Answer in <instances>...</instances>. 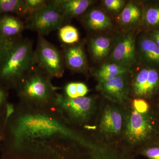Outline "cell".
Here are the masks:
<instances>
[{
	"mask_svg": "<svg viewBox=\"0 0 159 159\" xmlns=\"http://www.w3.org/2000/svg\"><path fill=\"white\" fill-rule=\"evenodd\" d=\"M35 64L31 41L20 39L0 60V84L16 88Z\"/></svg>",
	"mask_w": 159,
	"mask_h": 159,
	"instance_id": "1",
	"label": "cell"
},
{
	"mask_svg": "<svg viewBox=\"0 0 159 159\" xmlns=\"http://www.w3.org/2000/svg\"><path fill=\"white\" fill-rule=\"evenodd\" d=\"M31 69L16 87L21 101L29 107H53L57 93L51 78L39 68Z\"/></svg>",
	"mask_w": 159,
	"mask_h": 159,
	"instance_id": "2",
	"label": "cell"
},
{
	"mask_svg": "<svg viewBox=\"0 0 159 159\" xmlns=\"http://www.w3.org/2000/svg\"><path fill=\"white\" fill-rule=\"evenodd\" d=\"M95 100L91 97L70 98L57 93L53 107L63 117L76 123L82 124L89 121L95 109Z\"/></svg>",
	"mask_w": 159,
	"mask_h": 159,
	"instance_id": "3",
	"label": "cell"
},
{
	"mask_svg": "<svg viewBox=\"0 0 159 159\" xmlns=\"http://www.w3.org/2000/svg\"><path fill=\"white\" fill-rule=\"evenodd\" d=\"M35 64L50 78H60L64 72L63 57L59 51L43 36L39 34L34 51Z\"/></svg>",
	"mask_w": 159,
	"mask_h": 159,
	"instance_id": "4",
	"label": "cell"
},
{
	"mask_svg": "<svg viewBox=\"0 0 159 159\" xmlns=\"http://www.w3.org/2000/svg\"><path fill=\"white\" fill-rule=\"evenodd\" d=\"M26 20L27 28L42 36L59 29L64 20L62 15L52 1H49L45 7Z\"/></svg>",
	"mask_w": 159,
	"mask_h": 159,
	"instance_id": "5",
	"label": "cell"
},
{
	"mask_svg": "<svg viewBox=\"0 0 159 159\" xmlns=\"http://www.w3.org/2000/svg\"><path fill=\"white\" fill-rule=\"evenodd\" d=\"M153 127L149 117L146 114H141L134 110L126 120L125 135L132 144H138L149 138Z\"/></svg>",
	"mask_w": 159,
	"mask_h": 159,
	"instance_id": "6",
	"label": "cell"
},
{
	"mask_svg": "<svg viewBox=\"0 0 159 159\" xmlns=\"http://www.w3.org/2000/svg\"><path fill=\"white\" fill-rule=\"evenodd\" d=\"M25 27L17 17L7 14L0 16V43L5 51L20 39L18 37Z\"/></svg>",
	"mask_w": 159,
	"mask_h": 159,
	"instance_id": "7",
	"label": "cell"
},
{
	"mask_svg": "<svg viewBox=\"0 0 159 159\" xmlns=\"http://www.w3.org/2000/svg\"><path fill=\"white\" fill-rule=\"evenodd\" d=\"M134 36L131 33L122 36L116 45L111 55L112 62L129 69L136 61Z\"/></svg>",
	"mask_w": 159,
	"mask_h": 159,
	"instance_id": "8",
	"label": "cell"
},
{
	"mask_svg": "<svg viewBox=\"0 0 159 159\" xmlns=\"http://www.w3.org/2000/svg\"><path fill=\"white\" fill-rule=\"evenodd\" d=\"M159 87V73L156 70L145 68L140 70L135 77L133 89L139 97H148Z\"/></svg>",
	"mask_w": 159,
	"mask_h": 159,
	"instance_id": "9",
	"label": "cell"
},
{
	"mask_svg": "<svg viewBox=\"0 0 159 159\" xmlns=\"http://www.w3.org/2000/svg\"><path fill=\"white\" fill-rule=\"evenodd\" d=\"M98 89L106 97L113 101L123 103L128 95V84L125 75L99 82Z\"/></svg>",
	"mask_w": 159,
	"mask_h": 159,
	"instance_id": "10",
	"label": "cell"
},
{
	"mask_svg": "<svg viewBox=\"0 0 159 159\" xmlns=\"http://www.w3.org/2000/svg\"><path fill=\"white\" fill-rule=\"evenodd\" d=\"M123 125V118L120 111L114 107H107L102 114L100 123V130L109 135L120 133Z\"/></svg>",
	"mask_w": 159,
	"mask_h": 159,
	"instance_id": "11",
	"label": "cell"
},
{
	"mask_svg": "<svg viewBox=\"0 0 159 159\" xmlns=\"http://www.w3.org/2000/svg\"><path fill=\"white\" fill-rule=\"evenodd\" d=\"M52 2L59 9L64 20L81 15L93 3L89 0H54Z\"/></svg>",
	"mask_w": 159,
	"mask_h": 159,
	"instance_id": "12",
	"label": "cell"
},
{
	"mask_svg": "<svg viewBox=\"0 0 159 159\" xmlns=\"http://www.w3.org/2000/svg\"><path fill=\"white\" fill-rule=\"evenodd\" d=\"M64 61L73 70L77 72L85 70L87 61L82 46L75 45L67 48L64 53Z\"/></svg>",
	"mask_w": 159,
	"mask_h": 159,
	"instance_id": "13",
	"label": "cell"
},
{
	"mask_svg": "<svg viewBox=\"0 0 159 159\" xmlns=\"http://www.w3.org/2000/svg\"><path fill=\"white\" fill-rule=\"evenodd\" d=\"M83 23L88 29L94 31L106 30L111 26V21L108 16L97 9H92L86 13Z\"/></svg>",
	"mask_w": 159,
	"mask_h": 159,
	"instance_id": "14",
	"label": "cell"
},
{
	"mask_svg": "<svg viewBox=\"0 0 159 159\" xmlns=\"http://www.w3.org/2000/svg\"><path fill=\"white\" fill-rule=\"evenodd\" d=\"M111 47V39L106 36H98L91 40L89 51L96 61H101L107 57Z\"/></svg>",
	"mask_w": 159,
	"mask_h": 159,
	"instance_id": "15",
	"label": "cell"
},
{
	"mask_svg": "<svg viewBox=\"0 0 159 159\" xmlns=\"http://www.w3.org/2000/svg\"><path fill=\"white\" fill-rule=\"evenodd\" d=\"M129 69L115 63L103 65L96 73L99 82L113 79L122 75H125Z\"/></svg>",
	"mask_w": 159,
	"mask_h": 159,
	"instance_id": "16",
	"label": "cell"
},
{
	"mask_svg": "<svg viewBox=\"0 0 159 159\" xmlns=\"http://www.w3.org/2000/svg\"><path fill=\"white\" fill-rule=\"evenodd\" d=\"M141 16L142 11L139 6L134 3L129 2L119 15V20L123 25H129L139 21Z\"/></svg>",
	"mask_w": 159,
	"mask_h": 159,
	"instance_id": "17",
	"label": "cell"
},
{
	"mask_svg": "<svg viewBox=\"0 0 159 159\" xmlns=\"http://www.w3.org/2000/svg\"><path fill=\"white\" fill-rule=\"evenodd\" d=\"M139 46L141 53L146 59L159 64V48L152 39H143Z\"/></svg>",
	"mask_w": 159,
	"mask_h": 159,
	"instance_id": "18",
	"label": "cell"
},
{
	"mask_svg": "<svg viewBox=\"0 0 159 159\" xmlns=\"http://www.w3.org/2000/svg\"><path fill=\"white\" fill-rule=\"evenodd\" d=\"M49 2L45 0H24L18 16L27 19L45 7Z\"/></svg>",
	"mask_w": 159,
	"mask_h": 159,
	"instance_id": "19",
	"label": "cell"
},
{
	"mask_svg": "<svg viewBox=\"0 0 159 159\" xmlns=\"http://www.w3.org/2000/svg\"><path fill=\"white\" fill-rule=\"evenodd\" d=\"M58 34L61 40L69 44L75 43L79 40L78 30L73 26L66 25L60 28Z\"/></svg>",
	"mask_w": 159,
	"mask_h": 159,
	"instance_id": "20",
	"label": "cell"
},
{
	"mask_svg": "<svg viewBox=\"0 0 159 159\" xmlns=\"http://www.w3.org/2000/svg\"><path fill=\"white\" fill-rule=\"evenodd\" d=\"M23 2L24 0H0V15L13 13L18 16Z\"/></svg>",
	"mask_w": 159,
	"mask_h": 159,
	"instance_id": "21",
	"label": "cell"
},
{
	"mask_svg": "<svg viewBox=\"0 0 159 159\" xmlns=\"http://www.w3.org/2000/svg\"><path fill=\"white\" fill-rule=\"evenodd\" d=\"M145 20L146 22L150 25H159V8H152L148 9L145 14Z\"/></svg>",
	"mask_w": 159,
	"mask_h": 159,
	"instance_id": "22",
	"label": "cell"
},
{
	"mask_svg": "<svg viewBox=\"0 0 159 159\" xmlns=\"http://www.w3.org/2000/svg\"><path fill=\"white\" fill-rule=\"evenodd\" d=\"M103 3L110 11L118 12L123 8L125 2L122 0H105Z\"/></svg>",
	"mask_w": 159,
	"mask_h": 159,
	"instance_id": "23",
	"label": "cell"
},
{
	"mask_svg": "<svg viewBox=\"0 0 159 159\" xmlns=\"http://www.w3.org/2000/svg\"><path fill=\"white\" fill-rule=\"evenodd\" d=\"M133 106L134 110L141 114H146L149 109L148 102L141 98L134 99L133 101Z\"/></svg>",
	"mask_w": 159,
	"mask_h": 159,
	"instance_id": "24",
	"label": "cell"
},
{
	"mask_svg": "<svg viewBox=\"0 0 159 159\" xmlns=\"http://www.w3.org/2000/svg\"><path fill=\"white\" fill-rule=\"evenodd\" d=\"M7 93L6 89L0 84V117L4 116L7 102Z\"/></svg>",
	"mask_w": 159,
	"mask_h": 159,
	"instance_id": "25",
	"label": "cell"
},
{
	"mask_svg": "<svg viewBox=\"0 0 159 159\" xmlns=\"http://www.w3.org/2000/svg\"><path fill=\"white\" fill-rule=\"evenodd\" d=\"M65 96L70 98L79 97L77 92V82H70L67 84L65 87Z\"/></svg>",
	"mask_w": 159,
	"mask_h": 159,
	"instance_id": "26",
	"label": "cell"
},
{
	"mask_svg": "<svg viewBox=\"0 0 159 159\" xmlns=\"http://www.w3.org/2000/svg\"><path fill=\"white\" fill-rule=\"evenodd\" d=\"M142 154L149 159H159V147L146 148L142 152Z\"/></svg>",
	"mask_w": 159,
	"mask_h": 159,
	"instance_id": "27",
	"label": "cell"
},
{
	"mask_svg": "<svg viewBox=\"0 0 159 159\" xmlns=\"http://www.w3.org/2000/svg\"><path fill=\"white\" fill-rule=\"evenodd\" d=\"M77 92L79 97H84L88 93L89 90L87 86L82 82H77Z\"/></svg>",
	"mask_w": 159,
	"mask_h": 159,
	"instance_id": "28",
	"label": "cell"
},
{
	"mask_svg": "<svg viewBox=\"0 0 159 159\" xmlns=\"http://www.w3.org/2000/svg\"><path fill=\"white\" fill-rule=\"evenodd\" d=\"M152 40L157 45V46L159 48V31L156 30L152 33Z\"/></svg>",
	"mask_w": 159,
	"mask_h": 159,
	"instance_id": "29",
	"label": "cell"
},
{
	"mask_svg": "<svg viewBox=\"0 0 159 159\" xmlns=\"http://www.w3.org/2000/svg\"><path fill=\"white\" fill-rule=\"evenodd\" d=\"M4 117H0V144L2 142V138L3 129L4 126Z\"/></svg>",
	"mask_w": 159,
	"mask_h": 159,
	"instance_id": "30",
	"label": "cell"
},
{
	"mask_svg": "<svg viewBox=\"0 0 159 159\" xmlns=\"http://www.w3.org/2000/svg\"><path fill=\"white\" fill-rule=\"evenodd\" d=\"M4 54V51L3 50L2 47L1 45V43H0V60H1L2 57L3 55Z\"/></svg>",
	"mask_w": 159,
	"mask_h": 159,
	"instance_id": "31",
	"label": "cell"
},
{
	"mask_svg": "<svg viewBox=\"0 0 159 159\" xmlns=\"http://www.w3.org/2000/svg\"></svg>",
	"mask_w": 159,
	"mask_h": 159,
	"instance_id": "32",
	"label": "cell"
}]
</instances>
